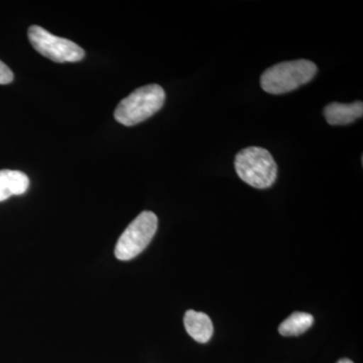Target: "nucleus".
Here are the masks:
<instances>
[{
    "instance_id": "6e6552de",
    "label": "nucleus",
    "mask_w": 363,
    "mask_h": 363,
    "mask_svg": "<svg viewBox=\"0 0 363 363\" xmlns=\"http://www.w3.org/2000/svg\"><path fill=\"white\" fill-rule=\"evenodd\" d=\"M30 187V179L25 173L13 169L0 171V202L11 196L25 194Z\"/></svg>"
},
{
    "instance_id": "9d476101",
    "label": "nucleus",
    "mask_w": 363,
    "mask_h": 363,
    "mask_svg": "<svg viewBox=\"0 0 363 363\" xmlns=\"http://www.w3.org/2000/svg\"><path fill=\"white\" fill-rule=\"evenodd\" d=\"M13 71H11L4 62L0 61V84H9V83L13 82Z\"/></svg>"
},
{
    "instance_id": "7ed1b4c3",
    "label": "nucleus",
    "mask_w": 363,
    "mask_h": 363,
    "mask_svg": "<svg viewBox=\"0 0 363 363\" xmlns=\"http://www.w3.org/2000/svg\"><path fill=\"white\" fill-rule=\"evenodd\" d=\"M238 177L257 189H267L274 185L278 177V166L271 152L259 147L241 150L234 161Z\"/></svg>"
},
{
    "instance_id": "f257e3e1",
    "label": "nucleus",
    "mask_w": 363,
    "mask_h": 363,
    "mask_svg": "<svg viewBox=\"0 0 363 363\" xmlns=\"http://www.w3.org/2000/svg\"><path fill=\"white\" fill-rule=\"evenodd\" d=\"M166 93L161 86H143L131 92L117 105L114 117L117 123L133 126L147 121L164 106Z\"/></svg>"
},
{
    "instance_id": "1a4fd4ad",
    "label": "nucleus",
    "mask_w": 363,
    "mask_h": 363,
    "mask_svg": "<svg viewBox=\"0 0 363 363\" xmlns=\"http://www.w3.org/2000/svg\"><path fill=\"white\" fill-rule=\"evenodd\" d=\"M314 318L304 312H295L286 318L279 327V332L283 336H298L311 328Z\"/></svg>"
},
{
    "instance_id": "20e7f679",
    "label": "nucleus",
    "mask_w": 363,
    "mask_h": 363,
    "mask_svg": "<svg viewBox=\"0 0 363 363\" xmlns=\"http://www.w3.org/2000/svg\"><path fill=\"white\" fill-rule=\"evenodd\" d=\"M157 229V215L143 211L131 222L117 241L116 257L119 260H130L147 248Z\"/></svg>"
},
{
    "instance_id": "39448f33",
    "label": "nucleus",
    "mask_w": 363,
    "mask_h": 363,
    "mask_svg": "<svg viewBox=\"0 0 363 363\" xmlns=\"http://www.w3.org/2000/svg\"><path fill=\"white\" fill-rule=\"evenodd\" d=\"M28 35L33 49L56 63H75L85 57L84 50L77 44L52 35L42 26H30Z\"/></svg>"
},
{
    "instance_id": "f03ea898",
    "label": "nucleus",
    "mask_w": 363,
    "mask_h": 363,
    "mask_svg": "<svg viewBox=\"0 0 363 363\" xmlns=\"http://www.w3.org/2000/svg\"><path fill=\"white\" fill-rule=\"evenodd\" d=\"M317 71V66L309 60L283 62L264 72L260 86L269 94H285L307 84Z\"/></svg>"
},
{
    "instance_id": "9b49d317",
    "label": "nucleus",
    "mask_w": 363,
    "mask_h": 363,
    "mask_svg": "<svg viewBox=\"0 0 363 363\" xmlns=\"http://www.w3.org/2000/svg\"><path fill=\"white\" fill-rule=\"evenodd\" d=\"M337 363H353L352 360L348 359V358H342V359L339 360Z\"/></svg>"
},
{
    "instance_id": "0eeeda50",
    "label": "nucleus",
    "mask_w": 363,
    "mask_h": 363,
    "mask_svg": "<svg viewBox=\"0 0 363 363\" xmlns=\"http://www.w3.org/2000/svg\"><path fill=\"white\" fill-rule=\"evenodd\" d=\"M184 325L189 335L199 343H207L213 335V324L208 315L189 310L184 317Z\"/></svg>"
},
{
    "instance_id": "423d86ee",
    "label": "nucleus",
    "mask_w": 363,
    "mask_h": 363,
    "mask_svg": "<svg viewBox=\"0 0 363 363\" xmlns=\"http://www.w3.org/2000/svg\"><path fill=\"white\" fill-rule=\"evenodd\" d=\"M363 104L362 101L350 104L333 102L324 108V116L331 125H346L362 117Z\"/></svg>"
}]
</instances>
